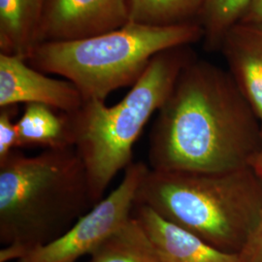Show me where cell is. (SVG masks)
Returning <instances> with one entry per match:
<instances>
[{
	"instance_id": "obj_1",
	"label": "cell",
	"mask_w": 262,
	"mask_h": 262,
	"mask_svg": "<svg viewBox=\"0 0 262 262\" xmlns=\"http://www.w3.org/2000/svg\"><path fill=\"white\" fill-rule=\"evenodd\" d=\"M254 115L224 73L187 63L150 129L149 167L215 172L254 166L262 148V123Z\"/></svg>"
},
{
	"instance_id": "obj_2",
	"label": "cell",
	"mask_w": 262,
	"mask_h": 262,
	"mask_svg": "<svg viewBox=\"0 0 262 262\" xmlns=\"http://www.w3.org/2000/svg\"><path fill=\"white\" fill-rule=\"evenodd\" d=\"M95 205L75 148L12 151L0 161V262L55 241Z\"/></svg>"
},
{
	"instance_id": "obj_3",
	"label": "cell",
	"mask_w": 262,
	"mask_h": 262,
	"mask_svg": "<svg viewBox=\"0 0 262 262\" xmlns=\"http://www.w3.org/2000/svg\"><path fill=\"white\" fill-rule=\"evenodd\" d=\"M135 205L149 207L222 252L239 253L262 222V178L254 166L215 172L149 167Z\"/></svg>"
},
{
	"instance_id": "obj_4",
	"label": "cell",
	"mask_w": 262,
	"mask_h": 262,
	"mask_svg": "<svg viewBox=\"0 0 262 262\" xmlns=\"http://www.w3.org/2000/svg\"><path fill=\"white\" fill-rule=\"evenodd\" d=\"M159 53L119 103L85 100L69 115L74 148L86 169L92 195L97 204L113 179L133 162V146L151 116L168 97L186 62L175 52Z\"/></svg>"
},
{
	"instance_id": "obj_5",
	"label": "cell",
	"mask_w": 262,
	"mask_h": 262,
	"mask_svg": "<svg viewBox=\"0 0 262 262\" xmlns=\"http://www.w3.org/2000/svg\"><path fill=\"white\" fill-rule=\"evenodd\" d=\"M199 34L200 28L191 24L159 28L129 21L93 37L39 44L27 62L73 83L84 101H105L114 91L135 84L159 53L184 46Z\"/></svg>"
},
{
	"instance_id": "obj_6",
	"label": "cell",
	"mask_w": 262,
	"mask_h": 262,
	"mask_svg": "<svg viewBox=\"0 0 262 262\" xmlns=\"http://www.w3.org/2000/svg\"><path fill=\"white\" fill-rule=\"evenodd\" d=\"M149 166L132 162L122 183L55 241L25 254L18 262H76L91 254L104 240L132 217L135 198Z\"/></svg>"
},
{
	"instance_id": "obj_7",
	"label": "cell",
	"mask_w": 262,
	"mask_h": 262,
	"mask_svg": "<svg viewBox=\"0 0 262 262\" xmlns=\"http://www.w3.org/2000/svg\"><path fill=\"white\" fill-rule=\"evenodd\" d=\"M127 23L128 0H46L37 45L93 37Z\"/></svg>"
},
{
	"instance_id": "obj_8",
	"label": "cell",
	"mask_w": 262,
	"mask_h": 262,
	"mask_svg": "<svg viewBox=\"0 0 262 262\" xmlns=\"http://www.w3.org/2000/svg\"><path fill=\"white\" fill-rule=\"evenodd\" d=\"M84 102L81 92L70 81L47 77L20 56L0 54V108L37 103L72 114Z\"/></svg>"
},
{
	"instance_id": "obj_9",
	"label": "cell",
	"mask_w": 262,
	"mask_h": 262,
	"mask_svg": "<svg viewBox=\"0 0 262 262\" xmlns=\"http://www.w3.org/2000/svg\"><path fill=\"white\" fill-rule=\"evenodd\" d=\"M132 216L150 236L163 262H243L238 253L222 252L174 225L149 207L135 205Z\"/></svg>"
},
{
	"instance_id": "obj_10",
	"label": "cell",
	"mask_w": 262,
	"mask_h": 262,
	"mask_svg": "<svg viewBox=\"0 0 262 262\" xmlns=\"http://www.w3.org/2000/svg\"><path fill=\"white\" fill-rule=\"evenodd\" d=\"M46 0H0L1 54L24 59L37 46Z\"/></svg>"
},
{
	"instance_id": "obj_11",
	"label": "cell",
	"mask_w": 262,
	"mask_h": 262,
	"mask_svg": "<svg viewBox=\"0 0 262 262\" xmlns=\"http://www.w3.org/2000/svg\"><path fill=\"white\" fill-rule=\"evenodd\" d=\"M18 148L45 150L74 148L69 115L43 104H27L17 121Z\"/></svg>"
},
{
	"instance_id": "obj_12",
	"label": "cell",
	"mask_w": 262,
	"mask_h": 262,
	"mask_svg": "<svg viewBox=\"0 0 262 262\" xmlns=\"http://www.w3.org/2000/svg\"><path fill=\"white\" fill-rule=\"evenodd\" d=\"M90 255L89 262H163L157 246L133 216Z\"/></svg>"
},
{
	"instance_id": "obj_13",
	"label": "cell",
	"mask_w": 262,
	"mask_h": 262,
	"mask_svg": "<svg viewBox=\"0 0 262 262\" xmlns=\"http://www.w3.org/2000/svg\"><path fill=\"white\" fill-rule=\"evenodd\" d=\"M235 56V68L244 95L262 123V23H251Z\"/></svg>"
},
{
	"instance_id": "obj_14",
	"label": "cell",
	"mask_w": 262,
	"mask_h": 262,
	"mask_svg": "<svg viewBox=\"0 0 262 262\" xmlns=\"http://www.w3.org/2000/svg\"><path fill=\"white\" fill-rule=\"evenodd\" d=\"M206 0H128L129 21L148 27L184 25L183 20L198 10Z\"/></svg>"
},
{
	"instance_id": "obj_15",
	"label": "cell",
	"mask_w": 262,
	"mask_h": 262,
	"mask_svg": "<svg viewBox=\"0 0 262 262\" xmlns=\"http://www.w3.org/2000/svg\"><path fill=\"white\" fill-rule=\"evenodd\" d=\"M253 0H206L202 14L207 30L216 34L228 28L243 14Z\"/></svg>"
},
{
	"instance_id": "obj_16",
	"label": "cell",
	"mask_w": 262,
	"mask_h": 262,
	"mask_svg": "<svg viewBox=\"0 0 262 262\" xmlns=\"http://www.w3.org/2000/svg\"><path fill=\"white\" fill-rule=\"evenodd\" d=\"M18 105L0 108V161L18 148L19 136L17 121Z\"/></svg>"
},
{
	"instance_id": "obj_17",
	"label": "cell",
	"mask_w": 262,
	"mask_h": 262,
	"mask_svg": "<svg viewBox=\"0 0 262 262\" xmlns=\"http://www.w3.org/2000/svg\"><path fill=\"white\" fill-rule=\"evenodd\" d=\"M238 254L243 262H262V222Z\"/></svg>"
},
{
	"instance_id": "obj_18",
	"label": "cell",
	"mask_w": 262,
	"mask_h": 262,
	"mask_svg": "<svg viewBox=\"0 0 262 262\" xmlns=\"http://www.w3.org/2000/svg\"><path fill=\"white\" fill-rule=\"evenodd\" d=\"M247 10L248 23H262V0H253Z\"/></svg>"
},
{
	"instance_id": "obj_19",
	"label": "cell",
	"mask_w": 262,
	"mask_h": 262,
	"mask_svg": "<svg viewBox=\"0 0 262 262\" xmlns=\"http://www.w3.org/2000/svg\"><path fill=\"white\" fill-rule=\"evenodd\" d=\"M254 167L256 169V171L258 172V174L260 175V177L262 178V148L260 152H259V156L257 158V160L255 162V165Z\"/></svg>"
}]
</instances>
